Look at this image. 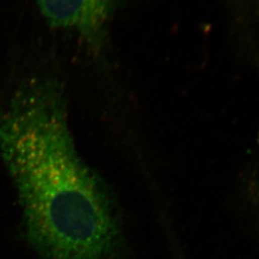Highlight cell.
<instances>
[{
  "label": "cell",
  "instance_id": "obj_1",
  "mask_svg": "<svg viewBox=\"0 0 259 259\" xmlns=\"http://www.w3.org/2000/svg\"><path fill=\"white\" fill-rule=\"evenodd\" d=\"M0 156L40 258H120L116 205L77 151L59 82L34 78L14 93L0 113Z\"/></svg>",
  "mask_w": 259,
  "mask_h": 259
},
{
  "label": "cell",
  "instance_id": "obj_3",
  "mask_svg": "<svg viewBox=\"0 0 259 259\" xmlns=\"http://www.w3.org/2000/svg\"><path fill=\"white\" fill-rule=\"evenodd\" d=\"M258 193H259V191H258ZM258 202H259V194H258Z\"/></svg>",
  "mask_w": 259,
  "mask_h": 259
},
{
  "label": "cell",
  "instance_id": "obj_2",
  "mask_svg": "<svg viewBox=\"0 0 259 259\" xmlns=\"http://www.w3.org/2000/svg\"><path fill=\"white\" fill-rule=\"evenodd\" d=\"M117 0H37L48 23L78 33L90 45L97 46L104 37Z\"/></svg>",
  "mask_w": 259,
  "mask_h": 259
}]
</instances>
